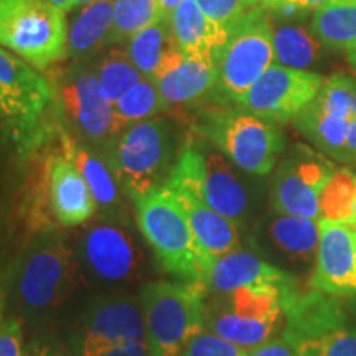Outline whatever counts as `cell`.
Here are the masks:
<instances>
[{"label": "cell", "instance_id": "1", "mask_svg": "<svg viewBox=\"0 0 356 356\" xmlns=\"http://www.w3.org/2000/svg\"><path fill=\"white\" fill-rule=\"evenodd\" d=\"M300 292L299 282H292L213 293L204 299V330L249 350L273 338Z\"/></svg>", "mask_w": 356, "mask_h": 356}, {"label": "cell", "instance_id": "2", "mask_svg": "<svg viewBox=\"0 0 356 356\" xmlns=\"http://www.w3.org/2000/svg\"><path fill=\"white\" fill-rule=\"evenodd\" d=\"M134 204L137 225L154 251L157 264L178 282L204 291V280L215 261L200 248L172 191L163 186L136 200Z\"/></svg>", "mask_w": 356, "mask_h": 356}, {"label": "cell", "instance_id": "3", "mask_svg": "<svg viewBox=\"0 0 356 356\" xmlns=\"http://www.w3.org/2000/svg\"><path fill=\"white\" fill-rule=\"evenodd\" d=\"M170 124L145 119L131 124L106 144V163L132 202L163 188L175 165Z\"/></svg>", "mask_w": 356, "mask_h": 356}, {"label": "cell", "instance_id": "4", "mask_svg": "<svg viewBox=\"0 0 356 356\" xmlns=\"http://www.w3.org/2000/svg\"><path fill=\"white\" fill-rule=\"evenodd\" d=\"M167 184L190 190L238 228L246 226L252 213L251 193L233 162L207 139L186 142Z\"/></svg>", "mask_w": 356, "mask_h": 356}, {"label": "cell", "instance_id": "5", "mask_svg": "<svg viewBox=\"0 0 356 356\" xmlns=\"http://www.w3.org/2000/svg\"><path fill=\"white\" fill-rule=\"evenodd\" d=\"M274 60L273 13L257 6L229 26L228 38L215 53V99L239 104Z\"/></svg>", "mask_w": 356, "mask_h": 356}, {"label": "cell", "instance_id": "6", "mask_svg": "<svg viewBox=\"0 0 356 356\" xmlns=\"http://www.w3.org/2000/svg\"><path fill=\"white\" fill-rule=\"evenodd\" d=\"M197 132L236 167L256 177L269 175L286 149L284 134L275 124L243 108L204 111L198 119Z\"/></svg>", "mask_w": 356, "mask_h": 356}, {"label": "cell", "instance_id": "7", "mask_svg": "<svg viewBox=\"0 0 356 356\" xmlns=\"http://www.w3.org/2000/svg\"><path fill=\"white\" fill-rule=\"evenodd\" d=\"M202 287L155 280L140 292L147 343L152 356H180L185 346L204 330Z\"/></svg>", "mask_w": 356, "mask_h": 356}, {"label": "cell", "instance_id": "8", "mask_svg": "<svg viewBox=\"0 0 356 356\" xmlns=\"http://www.w3.org/2000/svg\"><path fill=\"white\" fill-rule=\"evenodd\" d=\"M65 12L50 0H0V47L35 70H47L68 55Z\"/></svg>", "mask_w": 356, "mask_h": 356}, {"label": "cell", "instance_id": "9", "mask_svg": "<svg viewBox=\"0 0 356 356\" xmlns=\"http://www.w3.org/2000/svg\"><path fill=\"white\" fill-rule=\"evenodd\" d=\"M293 124L327 157L356 163V79L332 74Z\"/></svg>", "mask_w": 356, "mask_h": 356}, {"label": "cell", "instance_id": "10", "mask_svg": "<svg viewBox=\"0 0 356 356\" xmlns=\"http://www.w3.org/2000/svg\"><path fill=\"white\" fill-rule=\"evenodd\" d=\"M337 167L322 152L297 144L279 163L270 185L274 213L320 220V195Z\"/></svg>", "mask_w": 356, "mask_h": 356}, {"label": "cell", "instance_id": "11", "mask_svg": "<svg viewBox=\"0 0 356 356\" xmlns=\"http://www.w3.org/2000/svg\"><path fill=\"white\" fill-rule=\"evenodd\" d=\"M76 261L65 239L42 236L25 252L19 274L22 305L42 310L60 304L74 286Z\"/></svg>", "mask_w": 356, "mask_h": 356}, {"label": "cell", "instance_id": "12", "mask_svg": "<svg viewBox=\"0 0 356 356\" xmlns=\"http://www.w3.org/2000/svg\"><path fill=\"white\" fill-rule=\"evenodd\" d=\"M323 78L317 73L273 65L239 101V108L273 124L299 115L318 95Z\"/></svg>", "mask_w": 356, "mask_h": 356}, {"label": "cell", "instance_id": "13", "mask_svg": "<svg viewBox=\"0 0 356 356\" xmlns=\"http://www.w3.org/2000/svg\"><path fill=\"white\" fill-rule=\"evenodd\" d=\"M61 114L70 119L74 132L89 142H108L126 129L114 104L102 92L95 71L74 70L60 88Z\"/></svg>", "mask_w": 356, "mask_h": 356}, {"label": "cell", "instance_id": "14", "mask_svg": "<svg viewBox=\"0 0 356 356\" xmlns=\"http://www.w3.org/2000/svg\"><path fill=\"white\" fill-rule=\"evenodd\" d=\"M254 243L261 254L300 279L314 270L320 243L318 221L275 213L257 226Z\"/></svg>", "mask_w": 356, "mask_h": 356}, {"label": "cell", "instance_id": "15", "mask_svg": "<svg viewBox=\"0 0 356 356\" xmlns=\"http://www.w3.org/2000/svg\"><path fill=\"white\" fill-rule=\"evenodd\" d=\"M81 259L91 275L102 282L119 284L139 279L144 256L127 228L114 222H97L81 238Z\"/></svg>", "mask_w": 356, "mask_h": 356}, {"label": "cell", "instance_id": "16", "mask_svg": "<svg viewBox=\"0 0 356 356\" xmlns=\"http://www.w3.org/2000/svg\"><path fill=\"white\" fill-rule=\"evenodd\" d=\"M320 243L309 287L335 297H356V229L320 218Z\"/></svg>", "mask_w": 356, "mask_h": 356}, {"label": "cell", "instance_id": "17", "mask_svg": "<svg viewBox=\"0 0 356 356\" xmlns=\"http://www.w3.org/2000/svg\"><path fill=\"white\" fill-rule=\"evenodd\" d=\"M132 341H147L145 315L140 300L113 297L97 302L84 320L81 356H101Z\"/></svg>", "mask_w": 356, "mask_h": 356}, {"label": "cell", "instance_id": "18", "mask_svg": "<svg viewBox=\"0 0 356 356\" xmlns=\"http://www.w3.org/2000/svg\"><path fill=\"white\" fill-rule=\"evenodd\" d=\"M165 106H186L215 92V55H184L178 48L160 61L154 74Z\"/></svg>", "mask_w": 356, "mask_h": 356}, {"label": "cell", "instance_id": "19", "mask_svg": "<svg viewBox=\"0 0 356 356\" xmlns=\"http://www.w3.org/2000/svg\"><path fill=\"white\" fill-rule=\"evenodd\" d=\"M350 317L348 304L341 297L314 291H302L286 310L282 338L293 348L305 341L318 340L346 327Z\"/></svg>", "mask_w": 356, "mask_h": 356}, {"label": "cell", "instance_id": "20", "mask_svg": "<svg viewBox=\"0 0 356 356\" xmlns=\"http://www.w3.org/2000/svg\"><path fill=\"white\" fill-rule=\"evenodd\" d=\"M292 282H299V277L270 264L254 252L238 249L215 259L204 280V292L208 297L213 293L233 292L236 289L256 286V284Z\"/></svg>", "mask_w": 356, "mask_h": 356}, {"label": "cell", "instance_id": "21", "mask_svg": "<svg viewBox=\"0 0 356 356\" xmlns=\"http://www.w3.org/2000/svg\"><path fill=\"white\" fill-rule=\"evenodd\" d=\"M48 193L51 213L61 226H79L95 216L96 200L81 172L65 155L50 160Z\"/></svg>", "mask_w": 356, "mask_h": 356}, {"label": "cell", "instance_id": "22", "mask_svg": "<svg viewBox=\"0 0 356 356\" xmlns=\"http://www.w3.org/2000/svg\"><path fill=\"white\" fill-rule=\"evenodd\" d=\"M165 186L172 191V195L186 215L200 248L211 261L241 249V234L233 221L213 210L197 195L184 186L172 184H167Z\"/></svg>", "mask_w": 356, "mask_h": 356}, {"label": "cell", "instance_id": "23", "mask_svg": "<svg viewBox=\"0 0 356 356\" xmlns=\"http://www.w3.org/2000/svg\"><path fill=\"white\" fill-rule=\"evenodd\" d=\"M175 47L184 55H215L228 38V29L208 19L197 0H185L168 17Z\"/></svg>", "mask_w": 356, "mask_h": 356}, {"label": "cell", "instance_id": "24", "mask_svg": "<svg viewBox=\"0 0 356 356\" xmlns=\"http://www.w3.org/2000/svg\"><path fill=\"white\" fill-rule=\"evenodd\" d=\"M309 30L323 47L337 51L356 48V0H327L312 13Z\"/></svg>", "mask_w": 356, "mask_h": 356}, {"label": "cell", "instance_id": "25", "mask_svg": "<svg viewBox=\"0 0 356 356\" xmlns=\"http://www.w3.org/2000/svg\"><path fill=\"white\" fill-rule=\"evenodd\" d=\"M61 144H63V155L81 172L97 207L104 208L106 211L114 215L121 204V198H119V185L108 163L102 162L96 154H92L83 144L74 142L65 132H61Z\"/></svg>", "mask_w": 356, "mask_h": 356}, {"label": "cell", "instance_id": "26", "mask_svg": "<svg viewBox=\"0 0 356 356\" xmlns=\"http://www.w3.org/2000/svg\"><path fill=\"white\" fill-rule=\"evenodd\" d=\"M114 20V0H95L84 6L68 33V53L86 58L108 44Z\"/></svg>", "mask_w": 356, "mask_h": 356}, {"label": "cell", "instance_id": "27", "mask_svg": "<svg viewBox=\"0 0 356 356\" xmlns=\"http://www.w3.org/2000/svg\"><path fill=\"white\" fill-rule=\"evenodd\" d=\"M322 56V43L310 30L297 24H282L274 29V58L280 66L307 70Z\"/></svg>", "mask_w": 356, "mask_h": 356}, {"label": "cell", "instance_id": "28", "mask_svg": "<svg viewBox=\"0 0 356 356\" xmlns=\"http://www.w3.org/2000/svg\"><path fill=\"white\" fill-rule=\"evenodd\" d=\"M175 48L170 22L162 19L129 40L127 55L145 78L152 79L160 61Z\"/></svg>", "mask_w": 356, "mask_h": 356}, {"label": "cell", "instance_id": "29", "mask_svg": "<svg viewBox=\"0 0 356 356\" xmlns=\"http://www.w3.org/2000/svg\"><path fill=\"white\" fill-rule=\"evenodd\" d=\"M0 127L22 150L32 149L43 139V118L33 113L0 81Z\"/></svg>", "mask_w": 356, "mask_h": 356}, {"label": "cell", "instance_id": "30", "mask_svg": "<svg viewBox=\"0 0 356 356\" xmlns=\"http://www.w3.org/2000/svg\"><path fill=\"white\" fill-rule=\"evenodd\" d=\"M162 19L159 0H114V20L108 44L129 42L140 30Z\"/></svg>", "mask_w": 356, "mask_h": 356}, {"label": "cell", "instance_id": "31", "mask_svg": "<svg viewBox=\"0 0 356 356\" xmlns=\"http://www.w3.org/2000/svg\"><path fill=\"white\" fill-rule=\"evenodd\" d=\"M97 81L106 97L115 104L132 86L140 81V71L132 63L131 56L124 50L106 51L95 70Z\"/></svg>", "mask_w": 356, "mask_h": 356}, {"label": "cell", "instance_id": "32", "mask_svg": "<svg viewBox=\"0 0 356 356\" xmlns=\"http://www.w3.org/2000/svg\"><path fill=\"white\" fill-rule=\"evenodd\" d=\"M356 197V173L337 168L320 195V213L325 220L348 222Z\"/></svg>", "mask_w": 356, "mask_h": 356}, {"label": "cell", "instance_id": "33", "mask_svg": "<svg viewBox=\"0 0 356 356\" xmlns=\"http://www.w3.org/2000/svg\"><path fill=\"white\" fill-rule=\"evenodd\" d=\"M163 108L165 104L160 96L157 84L150 78H142L114 104L115 113L126 127L152 118Z\"/></svg>", "mask_w": 356, "mask_h": 356}, {"label": "cell", "instance_id": "34", "mask_svg": "<svg viewBox=\"0 0 356 356\" xmlns=\"http://www.w3.org/2000/svg\"><path fill=\"white\" fill-rule=\"evenodd\" d=\"M299 356H356V328H341L318 340L296 346Z\"/></svg>", "mask_w": 356, "mask_h": 356}, {"label": "cell", "instance_id": "35", "mask_svg": "<svg viewBox=\"0 0 356 356\" xmlns=\"http://www.w3.org/2000/svg\"><path fill=\"white\" fill-rule=\"evenodd\" d=\"M262 0H197L198 7L215 24L229 29L244 13L257 6Z\"/></svg>", "mask_w": 356, "mask_h": 356}, {"label": "cell", "instance_id": "36", "mask_svg": "<svg viewBox=\"0 0 356 356\" xmlns=\"http://www.w3.org/2000/svg\"><path fill=\"white\" fill-rule=\"evenodd\" d=\"M246 353L248 350L243 346L203 330L185 346L180 356H246Z\"/></svg>", "mask_w": 356, "mask_h": 356}, {"label": "cell", "instance_id": "37", "mask_svg": "<svg viewBox=\"0 0 356 356\" xmlns=\"http://www.w3.org/2000/svg\"><path fill=\"white\" fill-rule=\"evenodd\" d=\"M0 356H22V328L19 320L0 322Z\"/></svg>", "mask_w": 356, "mask_h": 356}, {"label": "cell", "instance_id": "38", "mask_svg": "<svg viewBox=\"0 0 356 356\" xmlns=\"http://www.w3.org/2000/svg\"><path fill=\"white\" fill-rule=\"evenodd\" d=\"M246 356H299L296 348L291 343H287L282 337L270 338L264 343L252 346L248 350Z\"/></svg>", "mask_w": 356, "mask_h": 356}, {"label": "cell", "instance_id": "39", "mask_svg": "<svg viewBox=\"0 0 356 356\" xmlns=\"http://www.w3.org/2000/svg\"><path fill=\"white\" fill-rule=\"evenodd\" d=\"M300 3L302 0H262L261 6L282 19H293V17L305 15L300 8Z\"/></svg>", "mask_w": 356, "mask_h": 356}, {"label": "cell", "instance_id": "40", "mask_svg": "<svg viewBox=\"0 0 356 356\" xmlns=\"http://www.w3.org/2000/svg\"><path fill=\"white\" fill-rule=\"evenodd\" d=\"M101 356H152V353L147 341H132V343L115 346Z\"/></svg>", "mask_w": 356, "mask_h": 356}, {"label": "cell", "instance_id": "41", "mask_svg": "<svg viewBox=\"0 0 356 356\" xmlns=\"http://www.w3.org/2000/svg\"><path fill=\"white\" fill-rule=\"evenodd\" d=\"M184 2L185 0H159L160 12H162L163 19H168V17H170V13Z\"/></svg>", "mask_w": 356, "mask_h": 356}, {"label": "cell", "instance_id": "42", "mask_svg": "<svg viewBox=\"0 0 356 356\" xmlns=\"http://www.w3.org/2000/svg\"><path fill=\"white\" fill-rule=\"evenodd\" d=\"M327 2V0H302L300 3V8L304 10V13L307 15L309 12H314L315 8H318L320 6H323V3Z\"/></svg>", "mask_w": 356, "mask_h": 356}, {"label": "cell", "instance_id": "43", "mask_svg": "<svg viewBox=\"0 0 356 356\" xmlns=\"http://www.w3.org/2000/svg\"><path fill=\"white\" fill-rule=\"evenodd\" d=\"M50 2L55 3V6L63 12H68L73 8V0H50Z\"/></svg>", "mask_w": 356, "mask_h": 356}, {"label": "cell", "instance_id": "44", "mask_svg": "<svg viewBox=\"0 0 356 356\" xmlns=\"http://www.w3.org/2000/svg\"><path fill=\"white\" fill-rule=\"evenodd\" d=\"M25 356H50V353H48L47 348H38V346H32V348L29 350V353H26Z\"/></svg>", "mask_w": 356, "mask_h": 356}, {"label": "cell", "instance_id": "45", "mask_svg": "<svg viewBox=\"0 0 356 356\" xmlns=\"http://www.w3.org/2000/svg\"><path fill=\"white\" fill-rule=\"evenodd\" d=\"M346 60H348L351 68L356 70V48H353V50H350L348 53H346Z\"/></svg>", "mask_w": 356, "mask_h": 356}, {"label": "cell", "instance_id": "46", "mask_svg": "<svg viewBox=\"0 0 356 356\" xmlns=\"http://www.w3.org/2000/svg\"><path fill=\"white\" fill-rule=\"evenodd\" d=\"M348 225L353 226L356 229V197H355V203H353V211H351V218L348 220Z\"/></svg>", "mask_w": 356, "mask_h": 356}, {"label": "cell", "instance_id": "47", "mask_svg": "<svg viewBox=\"0 0 356 356\" xmlns=\"http://www.w3.org/2000/svg\"><path fill=\"white\" fill-rule=\"evenodd\" d=\"M95 2V0H73V7H78V6H88V3Z\"/></svg>", "mask_w": 356, "mask_h": 356}, {"label": "cell", "instance_id": "48", "mask_svg": "<svg viewBox=\"0 0 356 356\" xmlns=\"http://www.w3.org/2000/svg\"><path fill=\"white\" fill-rule=\"evenodd\" d=\"M348 310H350V314L356 318V297H355L353 302H350V304H348Z\"/></svg>", "mask_w": 356, "mask_h": 356}]
</instances>
